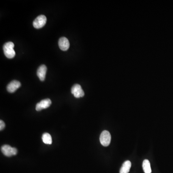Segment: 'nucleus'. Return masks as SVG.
Wrapping results in <instances>:
<instances>
[{
    "instance_id": "9b49d317",
    "label": "nucleus",
    "mask_w": 173,
    "mask_h": 173,
    "mask_svg": "<svg viewBox=\"0 0 173 173\" xmlns=\"http://www.w3.org/2000/svg\"><path fill=\"white\" fill-rule=\"evenodd\" d=\"M143 171L145 173H151V169L150 163L148 160H144L142 164Z\"/></svg>"
},
{
    "instance_id": "0eeeda50",
    "label": "nucleus",
    "mask_w": 173,
    "mask_h": 173,
    "mask_svg": "<svg viewBox=\"0 0 173 173\" xmlns=\"http://www.w3.org/2000/svg\"><path fill=\"white\" fill-rule=\"evenodd\" d=\"M59 47L61 50L64 51H66L69 49L70 46V43L69 41L66 37H61L60 38L58 42Z\"/></svg>"
},
{
    "instance_id": "f03ea898",
    "label": "nucleus",
    "mask_w": 173,
    "mask_h": 173,
    "mask_svg": "<svg viewBox=\"0 0 173 173\" xmlns=\"http://www.w3.org/2000/svg\"><path fill=\"white\" fill-rule=\"evenodd\" d=\"M100 141L102 146L107 147L110 144L111 136L109 132L104 131L101 132L100 137Z\"/></svg>"
},
{
    "instance_id": "ddd939ff",
    "label": "nucleus",
    "mask_w": 173,
    "mask_h": 173,
    "mask_svg": "<svg viewBox=\"0 0 173 173\" xmlns=\"http://www.w3.org/2000/svg\"><path fill=\"white\" fill-rule=\"evenodd\" d=\"M5 123L2 120H1L0 121V130L2 131L4 129V127H5Z\"/></svg>"
},
{
    "instance_id": "423d86ee",
    "label": "nucleus",
    "mask_w": 173,
    "mask_h": 173,
    "mask_svg": "<svg viewBox=\"0 0 173 173\" xmlns=\"http://www.w3.org/2000/svg\"><path fill=\"white\" fill-rule=\"evenodd\" d=\"M51 104L52 101L50 99H46L43 100L36 104V110L37 111H40L44 109L49 107Z\"/></svg>"
},
{
    "instance_id": "39448f33",
    "label": "nucleus",
    "mask_w": 173,
    "mask_h": 173,
    "mask_svg": "<svg viewBox=\"0 0 173 173\" xmlns=\"http://www.w3.org/2000/svg\"><path fill=\"white\" fill-rule=\"evenodd\" d=\"M71 93L74 95V97L76 98H79L84 96V92L82 89V86L80 85H74L71 89Z\"/></svg>"
},
{
    "instance_id": "20e7f679",
    "label": "nucleus",
    "mask_w": 173,
    "mask_h": 173,
    "mask_svg": "<svg viewBox=\"0 0 173 173\" xmlns=\"http://www.w3.org/2000/svg\"><path fill=\"white\" fill-rule=\"evenodd\" d=\"M47 21V18L44 15H40L35 19L33 23L34 27L40 29L45 26Z\"/></svg>"
},
{
    "instance_id": "7ed1b4c3",
    "label": "nucleus",
    "mask_w": 173,
    "mask_h": 173,
    "mask_svg": "<svg viewBox=\"0 0 173 173\" xmlns=\"http://www.w3.org/2000/svg\"><path fill=\"white\" fill-rule=\"evenodd\" d=\"M1 151L4 156L7 157L16 156L17 153V150L15 148L11 147L8 145H4L1 147Z\"/></svg>"
},
{
    "instance_id": "6e6552de",
    "label": "nucleus",
    "mask_w": 173,
    "mask_h": 173,
    "mask_svg": "<svg viewBox=\"0 0 173 173\" xmlns=\"http://www.w3.org/2000/svg\"><path fill=\"white\" fill-rule=\"evenodd\" d=\"M20 82L17 80H13L7 86V90L10 93H13L21 86Z\"/></svg>"
},
{
    "instance_id": "f8f14e48",
    "label": "nucleus",
    "mask_w": 173,
    "mask_h": 173,
    "mask_svg": "<svg viewBox=\"0 0 173 173\" xmlns=\"http://www.w3.org/2000/svg\"><path fill=\"white\" fill-rule=\"evenodd\" d=\"M42 140L45 144L50 145L52 143V139L51 136L48 133H45L42 135Z\"/></svg>"
},
{
    "instance_id": "1a4fd4ad",
    "label": "nucleus",
    "mask_w": 173,
    "mask_h": 173,
    "mask_svg": "<svg viewBox=\"0 0 173 173\" xmlns=\"http://www.w3.org/2000/svg\"><path fill=\"white\" fill-rule=\"evenodd\" d=\"M47 70V67L44 65H42L38 68L37 74L41 81L43 82L45 80Z\"/></svg>"
},
{
    "instance_id": "f257e3e1",
    "label": "nucleus",
    "mask_w": 173,
    "mask_h": 173,
    "mask_svg": "<svg viewBox=\"0 0 173 173\" xmlns=\"http://www.w3.org/2000/svg\"><path fill=\"white\" fill-rule=\"evenodd\" d=\"M14 43L12 42H8L5 43L3 46V52L4 55L7 58L9 59L13 58L16 55V52L14 51Z\"/></svg>"
},
{
    "instance_id": "9d476101",
    "label": "nucleus",
    "mask_w": 173,
    "mask_h": 173,
    "mask_svg": "<svg viewBox=\"0 0 173 173\" xmlns=\"http://www.w3.org/2000/svg\"><path fill=\"white\" fill-rule=\"evenodd\" d=\"M131 166V163L129 161H126L124 163L120 170V173H128Z\"/></svg>"
}]
</instances>
